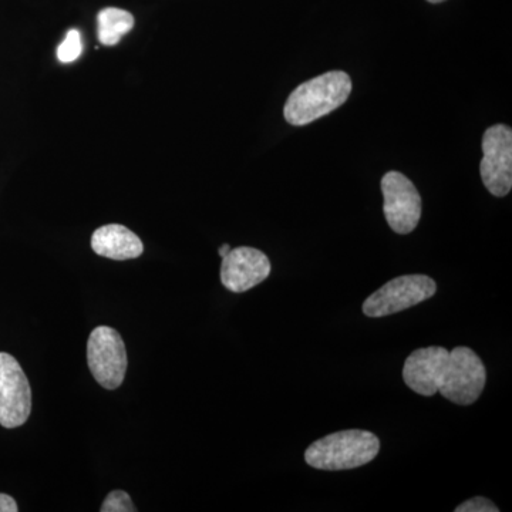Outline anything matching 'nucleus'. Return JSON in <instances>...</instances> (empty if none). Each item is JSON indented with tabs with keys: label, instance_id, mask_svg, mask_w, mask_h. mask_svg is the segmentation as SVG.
<instances>
[{
	"label": "nucleus",
	"instance_id": "obj_1",
	"mask_svg": "<svg viewBox=\"0 0 512 512\" xmlns=\"http://www.w3.org/2000/svg\"><path fill=\"white\" fill-rule=\"evenodd\" d=\"M352 93L349 74L333 70L296 87L286 100L285 120L291 126H306L328 116L346 103Z\"/></svg>",
	"mask_w": 512,
	"mask_h": 512
},
{
	"label": "nucleus",
	"instance_id": "obj_2",
	"mask_svg": "<svg viewBox=\"0 0 512 512\" xmlns=\"http://www.w3.org/2000/svg\"><path fill=\"white\" fill-rule=\"evenodd\" d=\"M379 450L380 441L370 431L345 430L311 444L305 461L316 470H353L375 460Z\"/></svg>",
	"mask_w": 512,
	"mask_h": 512
},
{
	"label": "nucleus",
	"instance_id": "obj_3",
	"mask_svg": "<svg viewBox=\"0 0 512 512\" xmlns=\"http://www.w3.org/2000/svg\"><path fill=\"white\" fill-rule=\"evenodd\" d=\"M487 372L483 360L474 350L458 346L441 356L436 372L437 390L450 402L470 406L483 393Z\"/></svg>",
	"mask_w": 512,
	"mask_h": 512
},
{
	"label": "nucleus",
	"instance_id": "obj_4",
	"mask_svg": "<svg viewBox=\"0 0 512 512\" xmlns=\"http://www.w3.org/2000/svg\"><path fill=\"white\" fill-rule=\"evenodd\" d=\"M437 285L427 275H404L387 282L363 303V313L369 318H383L413 308L433 298Z\"/></svg>",
	"mask_w": 512,
	"mask_h": 512
},
{
	"label": "nucleus",
	"instance_id": "obj_5",
	"mask_svg": "<svg viewBox=\"0 0 512 512\" xmlns=\"http://www.w3.org/2000/svg\"><path fill=\"white\" fill-rule=\"evenodd\" d=\"M87 362L100 386L107 390L120 387L128 363L126 345L120 333L109 326L94 329L87 342Z\"/></svg>",
	"mask_w": 512,
	"mask_h": 512
},
{
	"label": "nucleus",
	"instance_id": "obj_6",
	"mask_svg": "<svg viewBox=\"0 0 512 512\" xmlns=\"http://www.w3.org/2000/svg\"><path fill=\"white\" fill-rule=\"evenodd\" d=\"M32 412V390L18 360L0 352V426L16 429Z\"/></svg>",
	"mask_w": 512,
	"mask_h": 512
},
{
	"label": "nucleus",
	"instance_id": "obj_7",
	"mask_svg": "<svg viewBox=\"0 0 512 512\" xmlns=\"http://www.w3.org/2000/svg\"><path fill=\"white\" fill-rule=\"evenodd\" d=\"M384 217L396 234L407 235L419 225L421 197L416 185L402 173L389 171L382 178Z\"/></svg>",
	"mask_w": 512,
	"mask_h": 512
},
{
	"label": "nucleus",
	"instance_id": "obj_8",
	"mask_svg": "<svg viewBox=\"0 0 512 512\" xmlns=\"http://www.w3.org/2000/svg\"><path fill=\"white\" fill-rule=\"evenodd\" d=\"M481 180L494 197H505L512 188V130L504 124L488 128L483 136Z\"/></svg>",
	"mask_w": 512,
	"mask_h": 512
},
{
	"label": "nucleus",
	"instance_id": "obj_9",
	"mask_svg": "<svg viewBox=\"0 0 512 512\" xmlns=\"http://www.w3.org/2000/svg\"><path fill=\"white\" fill-rule=\"evenodd\" d=\"M271 275V261L264 252L249 247L231 249L222 258L221 282L228 291L247 292Z\"/></svg>",
	"mask_w": 512,
	"mask_h": 512
},
{
	"label": "nucleus",
	"instance_id": "obj_10",
	"mask_svg": "<svg viewBox=\"0 0 512 512\" xmlns=\"http://www.w3.org/2000/svg\"><path fill=\"white\" fill-rule=\"evenodd\" d=\"M444 352L446 348L441 346L414 350L403 366V380L407 387L420 396L431 397L439 393L436 372Z\"/></svg>",
	"mask_w": 512,
	"mask_h": 512
},
{
	"label": "nucleus",
	"instance_id": "obj_11",
	"mask_svg": "<svg viewBox=\"0 0 512 512\" xmlns=\"http://www.w3.org/2000/svg\"><path fill=\"white\" fill-rule=\"evenodd\" d=\"M92 248L97 255L116 261L136 259L144 252L141 239L120 224L104 225L96 229L92 237Z\"/></svg>",
	"mask_w": 512,
	"mask_h": 512
},
{
	"label": "nucleus",
	"instance_id": "obj_12",
	"mask_svg": "<svg viewBox=\"0 0 512 512\" xmlns=\"http://www.w3.org/2000/svg\"><path fill=\"white\" fill-rule=\"evenodd\" d=\"M97 26L101 45L116 46L134 28V18L127 10L106 8L97 16Z\"/></svg>",
	"mask_w": 512,
	"mask_h": 512
},
{
	"label": "nucleus",
	"instance_id": "obj_13",
	"mask_svg": "<svg viewBox=\"0 0 512 512\" xmlns=\"http://www.w3.org/2000/svg\"><path fill=\"white\" fill-rule=\"evenodd\" d=\"M83 53L82 36L79 30L72 29L66 35L62 45L57 49V57L62 63L76 62Z\"/></svg>",
	"mask_w": 512,
	"mask_h": 512
},
{
	"label": "nucleus",
	"instance_id": "obj_14",
	"mask_svg": "<svg viewBox=\"0 0 512 512\" xmlns=\"http://www.w3.org/2000/svg\"><path fill=\"white\" fill-rule=\"evenodd\" d=\"M101 512H136L137 508L134 507L130 495L124 491L116 490L111 491L104 500L100 508Z\"/></svg>",
	"mask_w": 512,
	"mask_h": 512
},
{
	"label": "nucleus",
	"instance_id": "obj_15",
	"mask_svg": "<svg viewBox=\"0 0 512 512\" xmlns=\"http://www.w3.org/2000/svg\"><path fill=\"white\" fill-rule=\"evenodd\" d=\"M497 505L484 497H474L458 505L456 512H498Z\"/></svg>",
	"mask_w": 512,
	"mask_h": 512
},
{
	"label": "nucleus",
	"instance_id": "obj_16",
	"mask_svg": "<svg viewBox=\"0 0 512 512\" xmlns=\"http://www.w3.org/2000/svg\"><path fill=\"white\" fill-rule=\"evenodd\" d=\"M18 504L8 494H0V512H18Z\"/></svg>",
	"mask_w": 512,
	"mask_h": 512
},
{
	"label": "nucleus",
	"instance_id": "obj_17",
	"mask_svg": "<svg viewBox=\"0 0 512 512\" xmlns=\"http://www.w3.org/2000/svg\"><path fill=\"white\" fill-rule=\"evenodd\" d=\"M231 251V245L224 244L220 249H218V252H220L221 258H224L225 255L228 254V252Z\"/></svg>",
	"mask_w": 512,
	"mask_h": 512
},
{
	"label": "nucleus",
	"instance_id": "obj_18",
	"mask_svg": "<svg viewBox=\"0 0 512 512\" xmlns=\"http://www.w3.org/2000/svg\"><path fill=\"white\" fill-rule=\"evenodd\" d=\"M427 2H430V3H441V2H444V0H427Z\"/></svg>",
	"mask_w": 512,
	"mask_h": 512
}]
</instances>
